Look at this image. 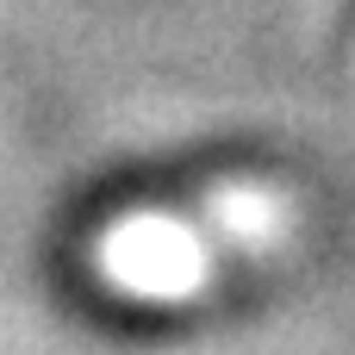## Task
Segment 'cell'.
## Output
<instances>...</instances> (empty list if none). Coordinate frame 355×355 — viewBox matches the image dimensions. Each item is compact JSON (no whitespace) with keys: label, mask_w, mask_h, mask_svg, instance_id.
I'll return each instance as SVG.
<instances>
[{"label":"cell","mask_w":355,"mask_h":355,"mask_svg":"<svg viewBox=\"0 0 355 355\" xmlns=\"http://www.w3.org/2000/svg\"><path fill=\"white\" fill-rule=\"evenodd\" d=\"M112 262L144 281V287H181L193 275V243L175 231V225H131L119 243H112Z\"/></svg>","instance_id":"1"}]
</instances>
